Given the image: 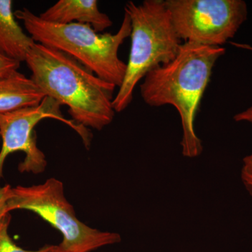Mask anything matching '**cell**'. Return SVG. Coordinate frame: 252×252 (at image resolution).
Listing matches in <instances>:
<instances>
[{"label": "cell", "instance_id": "6da1fadb", "mask_svg": "<svg viewBox=\"0 0 252 252\" xmlns=\"http://www.w3.org/2000/svg\"><path fill=\"white\" fill-rule=\"evenodd\" d=\"M31 79L47 97L67 106L73 121L102 130L112 122L117 86L59 50L34 43L26 56Z\"/></svg>", "mask_w": 252, "mask_h": 252}, {"label": "cell", "instance_id": "7a4b0ae2", "mask_svg": "<svg viewBox=\"0 0 252 252\" xmlns=\"http://www.w3.org/2000/svg\"><path fill=\"white\" fill-rule=\"evenodd\" d=\"M225 51L220 46L184 42L173 61L151 71L140 84L146 104L152 107L169 104L177 109L183 130L180 144L185 157L193 158L203 152L194 122L214 66Z\"/></svg>", "mask_w": 252, "mask_h": 252}, {"label": "cell", "instance_id": "3957f363", "mask_svg": "<svg viewBox=\"0 0 252 252\" xmlns=\"http://www.w3.org/2000/svg\"><path fill=\"white\" fill-rule=\"evenodd\" d=\"M16 19L22 21L35 43L59 50L79 61L100 79L122 86L127 64L119 57V50L131 34V22L124 12L121 27L115 34L97 32L87 24H57L46 22L28 8L16 10Z\"/></svg>", "mask_w": 252, "mask_h": 252}, {"label": "cell", "instance_id": "277c9868", "mask_svg": "<svg viewBox=\"0 0 252 252\" xmlns=\"http://www.w3.org/2000/svg\"><path fill=\"white\" fill-rule=\"evenodd\" d=\"M131 22V47L125 77L113 101L115 112L125 110L133 99L136 86L154 69L171 62L183 44L165 1H129L124 7Z\"/></svg>", "mask_w": 252, "mask_h": 252}, {"label": "cell", "instance_id": "5b68a950", "mask_svg": "<svg viewBox=\"0 0 252 252\" xmlns=\"http://www.w3.org/2000/svg\"><path fill=\"white\" fill-rule=\"evenodd\" d=\"M7 207L9 213L15 210L34 212L59 230L63 241L54 245L56 252H91L122 241L119 233L100 231L78 220L64 196L63 182L56 178L41 185L13 188Z\"/></svg>", "mask_w": 252, "mask_h": 252}, {"label": "cell", "instance_id": "8992f818", "mask_svg": "<svg viewBox=\"0 0 252 252\" xmlns=\"http://www.w3.org/2000/svg\"><path fill=\"white\" fill-rule=\"evenodd\" d=\"M179 37L199 45L220 46L236 34L248 18L243 0H166Z\"/></svg>", "mask_w": 252, "mask_h": 252}, {"label": "cell", "instance_id": "52a82bcc", "mask_svg": "<svg viewBox=\"0 0 252 252\" xmlns=\"http://www.w3.org/2000/svg\"><path fill=\"white\" fill-rule=\"evenodd\" d=\"M61 105L50 97L34 107L20 109L0 114V138L2 141L0 151V179L6 158L16 152L26 154L24 160L18 165L20 172L39 174L47 166L45 154L38 148L34 127L45 119H54L67 124L77 131L86 148L90 147L91 135L86 127L78 125L74 121L63 117Z\"/></svg>", "mask_w": 252, "mask_h": 252}, {"label": "cell", "instance_id": "ba28073f", "mask_svg": "<svg viewBox=\"0 0 252 252\" xmlns=\"http://www.w3.org/2000/svg\"><path fill=\"white\" fill-rule=\"evenodd\" d=\"M39 16L46 22L57 24L77 21L89 25L98 33L113 25L110 18L99 11L96 0H59Z\"/></svg>", "mask_w": 252, "mask_h": 252}, {"label": "cell", "instance_id": "9c48e42d", "mask_svg": "<svg viewBox=\"0 0 252 252\" xmlns=\"http://www.w3.org/2000/svg\"><path fill=\"white\" fill-rule=\"evenodd\" d=\"M46 97L31 78L18 71L0 78V114L34 107Z\"/></svg>", "mask_w": 252, "mask_h": 252}, {"label": "cell", "instance_id": "30bf717a", "mask_svg": "<svg viewBox=\"0 0 252 252\" xmlns=\"http://www.w3.org/2000/svg\"><path fill=\"white\" fill-rule=\"evenodd\" d=\"M11 0H0V53L11 59L25 62L34 44L16 20Z\"/></svg>", "mask_w": 252, "mask_h": 252}, {"label": "cell", "instance_id": "8fae6325", "mask_svg": "<svg viewBox=\"0 0 252 252\" xmlns=\"http://www.w3.org/2000/svg\"><path fill=\"white\" fill-rule=\"evenodd\" d=\"M11 217L10 213L5 215L0 220V252H50L53 245H46L35 251L26 250L20 248L13 241L9 234V227Z\"/></svg>", "mask_w": 252, "mask_h": 252}, {"label": "cell", "instance_id": "7c38bea8", "mask_svg": "<svg viewBox=\"0 0 252 252\" xmlns=\"http://www.w3.org/2000/svg\"><path fill=\"white\" fill-rule=\"evenodd\" d=\"M235 122H247L252 124V106L243 112L235 115ZM241 180L245 188L252 197V154L243 158L241 170Z\"/></svg>", "mask_w": 252, "mask_h": 252}, {"label": "cell", "instance_id": "4fadbf2b", "mask_svg": "<svg viewBox=\"0 0 252 252\" xmlns=\"http://www.w3.org/2000/svg\"><path fill=\"white\" fill-rule=\"evenodd\" d=\"M21 63L0 53V78L18 71Z\"/></svg>", "mask_w": 252, "mask_h": 252}, {"label": "cell", "instance_id": "5bb4252c", "mask_svg": "<svg viewBox=\"0 0 252 252\" xmlns=\"http://www.w3.org/2000/svg\"><path fill=\"white\" fill-rule=\"evenodd\" d=\"M12 187L7 185L4 187L0 186V220L5 215L9 213L8 212V202L12 196Z\"/></svg>", "mask_w": 252, "mask_h": 252}, {"label": "cell", "instance_id": "9a60e30c", "mask_svg": "<svg viewBox=\"0 0 252 252\" xmlns=\"http://www.w3.org/2000/svg\"><path fill=\"white\" fill-rule=\"evenodd\" d=\"M56 252L54 251V245H53V248L51 249V252Z\"/></svg>", "mask_w": 252, "mask_h": 252}]
</instances>
